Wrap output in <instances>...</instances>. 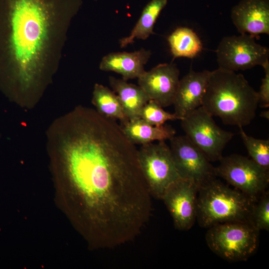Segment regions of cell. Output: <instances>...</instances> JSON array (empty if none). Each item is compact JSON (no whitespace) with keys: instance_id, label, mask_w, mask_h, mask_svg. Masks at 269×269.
Wrapping results in <instances>:
<instances>
[{"instance_id":"9","label":"cell","mask_w":269,"mask_h":269,"mask_svg":"<svg viewBox=\"0 0 269 269\" xmlns=\"http://www.w3.org/2000/svg\"><path fill=\"white\" fill-rule=\"evenodd\" d=\"M255 37L247 34L223 37L216 51L219 68L236 72L268 61L269 48L257 43Z\"/></svg>"},{"instance_id":"19","label":"cell","mask_w":269,"mask_h":269,"mask_svg":"<svg viewBox=\"0 0 269 269\" xmlns=\"http://www.w3.org/2000/svg\"><path fill=\"white\" fill-rule=\"evenodd\" d=\"M171 52L174 58H193L202 50V44L197 34L186 27L176 28L168 37Z\"/></svg>"},{"instance_id":"10","label":"cell","mask_w":269,"mask_h":269,"mask_svg":"<svg viewBox=\"0 0 269 269\" xmlns=\"http://www.w3.org/2000/svg\"><path fill=\"white\" fill-rule=\"evenodd\" d=\"M169 140L172 156L180 178L192 181L199 187L216 178L215 167L185 135H174Z\"/></svg>"},{"instance_id":"7","label":"cell","mask_w":269,"mask_h":269,"mask_svg":"<svg viewBox=\"0 0 269 269\" xmlns=\"http://www.w3.org/2000/svg\"><path fill=\"white\" fill-rule=\"evenodd\" d=\"M215 167L216 175L254 201L267 190L269 170L252 159L233 154L223 157Z\"/></svg>"},{"instance_id":"1","label":"cell","mask_w":269,"mask_h":269,"mask_svg":"<svg viewBox=\"0 0 269 269\" xmlns=\"http://www.w3.org/2000/svg\"><path fill=\"white\" fill-rule=\"evenodd\" d=\"M71 119L64 155L88 236L102 249L131 242L152 211L138 149L114 120L97 111L78 109Z\"/></svg>"},{"instance_id":"16","label":"cell","mask_w":269,"mask_h":269,"mask_svg":"<svg viewBox=\"0 0 269 269\" xmlns=\"http://www.w3.org/2000/svg\"><path fill=\"white\" fill-rule=\"evenodd\" d=\"M120 126L127 137L134 144L165 141L172 137L176 133L169 125L152 126L140 118L128 120Z\"/></svg>"},{"instance_id":"2","label":"cell","mask_w":269,"mask_h":269,"mask_svg":"<svg viewBox=\"0 0 269 269\" xmlns=\"http://www.w3.org/2000/svg\"><path fill=\"white\" fill-rule=\"evenodd\" d=\"M7 22L9 63L22 89L54 71L82 0H0Z\"/></svg>"},{"instance_id":"14","label":"cell","mask_w":269,"mask_h":269,"mask_svg":"<svg viewBox=\"0 0 269 269\" xmlns=\"http://www.w3.org/2000/svg\"><path fill=\"white\" fill-rule=\"evenodd\" d=\"M231 17L241 34H269V0H241L232 8Z\"/></svg>"},{"instance_id":"17","label":"cell","mask_w":269,"mask_h":269,"mask_svg":"<svg viewBox=\"0 0 269 269\" xmlns=\"http://www.w3.org/2000/svg\"><path fill=\"white\" fill-rule=\"evenodd\" d=\"M109 79L128 120L139 118L143 107L150 100L146 93L139 86L129 83L123 79L112 76L109 77Z\"/></svg>"},{"instance_id":"12","label":"cell","mask_w":269,"mask_h":269,"mask_svg":"<svg viewBox=\"0 0 269 269\" xmlns=\"http://www.w3.org/2000/svg\"><path fill=\"white\" fill-rule=\"evenodd\" d=\"M179 70L175 64H160L145 71L138 84L150 100L161 107L173 105L179 82Z\"/></svg>"},{"instance_id":"5","label":"cell","mask_w":269,"mask_h":269,"mask_svg":"<svg viewBox=\"0 0 269 269\" xmlns=\"http://www.w3.org/2000/svg\"><path fill=\"white\" fill-rule=\"evenodd\" d=\"M208 229L205 236L207 245L225 260L245 261L257 250L260 231L250 221L221 223Z\"/></svg>"},{"instance_id":"20","label":"cell","mask_w":269,"mask_h":269,"mask_svg":"<svg viewBox=\"0 0 269 269\" xmlns=\"http://www.w3.org/2000/svg\"><path fill=\"white\" fill-rule=\"evenodd\" d=\"M93 103L97 112L102 115L113 120H118L120 124L128 121L120 100L114 91L102 85L94 86Z\"/></svg>"},{"instance_id":"22","label":"cell","mask_w":269,"mask_h":269,"mask_svg":"<svg viewBox=\"0 0 269 269\" xmlns=\"http://www.w3.org/2000/svg\"><path fill=\"white\" fill-rule=\"evenodd\" d=\"M250 222L260 231L262 230L269 231V190H266L254 204Z\"/></svg>"},{"instance_id":"4","label":"cell","mask_w":269,"mask_h":269,"mask_svg":"<svg viewBox=\"0 0 269 269\" xmlns=\"http://www.w3.org/2000/svg\"><path fill=\"white\" fill-rule=\"evenodd\" d=\"M256 202L215 178L198 188L196 220L205 228L221 223L250 221Z\"/></svg>"},{"instance_id":"8","label":"cell","mask_w":269,"mask_h":269,"mask_svg":"<svg viewBox=\"0 0 269 269\" xmlns=\"http://www.w3.org/2000/svg\"><path fill=\"white\" fill-rule=\"evenodd\" d=\"M185 135L211 161H219L223 149L234 134L220 128L202 106L182 119Z\"/></svg>"},{"instance_id":"3","label":"cell","mask_w":269,"mask_h":269,"mask_svg":"<svg viewBox=\"0 0 269 269\" xmlns=\"http://www.w3.org/2000/svg\"><path fill=\"white\" fill-rule=\"evenodd\" d=\"M256 91L241 74L218 68L210 71L201 106L226 125L243 128L256 116Z\"/></svg>"},{"instance_id":"24","label":"cell","mask_w":269,"mask_h":269,"mask_svg":"<svg viewBox=\"0 0 269 269\" xmlns=\"http://www.w3.org/2000/svg\"><path fill=\"white\" fill-rule=\"evenodd\" d=\"M265 71V77L262 79V84L259 92V105L262 108L269 107V61L266 62L263 66Z\"/></svg>"},{"instance_id":"6","label":"cell","mask_w":269,"mask_h":269,"mask_svg":"<svg viewBox=\"0 0 269 269\" xmlns=\"http://www.w3.org/2000/svg\"><path fill=\"white\" fill-rule=\"evenodd\" d=\"M138 157L151 196L161 200L167 188L180 178L169 146L165 141L142 144Z\"/></svg>"},{"instance_id":"18","label":"cell","mask_w":269,"mask_h":269,"mask_svg":"<svg viewBox=\"0 0 269 269\" xmlns=\"http://www.w3.org/2000/svg\"><path fill=\"white\" fill-rule=\"evenodd\" d=\"M167 3V0H151L143 8L130 35L120 40L121 47L132 44L135 39L145 40L153 34L154 23Z\"/></svg>"},{"instance_id":"25","label":"cell","mask_w":269,"mask_h":269,"mask_svg":"<svg viewBox=\"0 0 269 269\" xmlns=\"http://www.w3.org/2000/svg\"><path fill=\"white\" fill-rule=\"evenodd\" d=\"M260 116L263 118H265L267 120L269 119V110H265L262 111L260 114Z\"/></svg>"},{"instance_id":"11","label":"cell","mask_w":269,"mask_h":269,"mask_svg":"<svg viewBox=\"0 0 269 269\" xmlns=\"http://www.w3.org/2000/svg\"><path fill=\"white\" fill-rule=\"evenodd\" d=\"M199 186L194 182L180 178L165 192L162 198L174 227L187 231L194 224L197 216V196Z\"/></svg>"},{"instance_id":"21","label":"cell","mask_w":269,"mask_h":269,"mask_svg":"<svg viewBox=\"0 0 269 269\" xmlns=\"http://www.w3.org/2000/svg\"><path fill=\"white\" fill-rule=\"evenodd\" d=\"M239 128L243 142L251 159L269 170V140L255 138L248 135L243 128Z\"/></svg>"},{"instance_id":"13","label":"cell","mask_w":269,"mask_h":269,"mask_svg":"<svg viewBox=\"0 0 269 269\" xmlns=\"http://www.w3.org/2000/svg\"><path fill=\"white\" fill-rule=\"evenodd\" d=\"M210 71L191 69L179 80L173 105L177 120H182L201 106Z\"/></svg>"},{"instance_id":"15","label":"cell","mask_w":269,"mask_h":269,"mask_svg":"<svg viewBox=\"0 0 269 269\" xmlns=\"http://www.w3.org/2000/svg\"><path fill=\"white\" fill-rule=\"evenodd\" d=\"M151 54L149 50L143 48L133 52L111 53L102 58L100 69L120 74L126 81L138 78L145 71L144 66Z\"/></svg>"},{"instance_id":"23","label":"cell","mask_w":269,"mask_h":269,"mask_svg":"<svg viewBox=\"0 0 269 269\" xmlns=\"http://www.w3.org/2000/svg\"><path fill=\"white\" fill-rule=\"evenodd\" d=\"M140 118L154 126H162L168 121L177 120L174 113L166 112L159 105L151 100H149L143 107Z\"/></svg>"}]
</instances>
